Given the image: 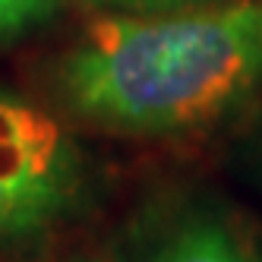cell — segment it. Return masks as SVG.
<instances>
[{
	"mask_svg": "<svg viewBox=\"0 0 262 262\" xmlns=\"http://www.w3.org/2000/svg\"><path fill=\"white\" fill-rule=\"evenodd\" d=\"M76 117L133 136L215 126L262 92V0L95 16L60 63Z\"/></svg>",
	"mask_w": 262,
	"mask_h": 262,
	"instance_id": "obj_1",
	"label": "cell"
},
{
	"mask_svg": "<svg viewBox=\"0 0 262 262\" xmlns=\"http://www.w3.org/2000/svg\"><path fill=\"white\" fill-rule=\"evenodd\" d=\"M82 155L57 117L0 89V250H23L73 215Z\"/></svg>",
	"mask_w": 262,
	"mask_h": 262,
	"instance_id": "obj_2",
	"label": "cell"
},
{
	"mask_svg": "<svg viewBox=\"0 0 262 262\" xmlns=\"http://www.w3.org/2000/svg\"><path fill=\"white\" fill-rule=\"evenodd\" d=\"M145 262H262V243L231 215L196 209L158 237Z\"/></svg>",
	"mask_w": 262,
	"mask_h": 262,
	"instance_id": "obj_3",
	"label": "cell"
},
{
	"mask_svg": "<svg viewBox=\"0 0 262 262\" xmlns=\"http://www.w3.org/2000/svg\"><path fill=\"white\" fill-rule=\"evenodd\" d=\"M57 7V0H0V41L35 26Z\"/></svg>",
	"mask_w": 262,
	"mask_h": 262,
	"instance_id": "obj_4",
	"label": "cell"
},
{
	"mask_svg": "<svg viewBox=\"0 0 262 262\" xmlns=\"http://www.w3.org/2000/svg\"><path fill=\"white\" fill-rule=\"evenodd\" d=\"M98 7H117V10H152V7H174L190 4V0H92Z\"/></svg>",
	"mask_w": 262,
	"mask_h": 262,
	"instance_id": "obj_5",
	"label": "cell"
},
{
	"mask_svg": "<svg viewBox=\"0 0 262 262\" xmlns=\"http://www.w3.org/2000/svg\"><path fill=\"white\" fill-rule=\"evenodd\" d=\"M73 262H98V259H73Z\"/></svg>",
	"mask_w": 262,
	"mask_h": 262,
	"instance_id": "obj_6",
	"label": "cell"
}]
</instances>
